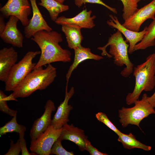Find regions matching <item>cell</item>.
<instances>
[{
  "label": "cell",
  "mask_w": 155,
  "mask_h": 155,
  "mask_svg": "<svg viewBox=\"0 0 155 155\" xmlns=\"http://www.w3.org/2000/svg\"><path fill=\"white\" fill-rule=\"evenodd\" d=\"M31 39L37 44L41 50L40 58L34 69L55 62L65 63L71 61V53L59 45L63 39L61 35L57 32L40 31Z\"/></svg>",
  "instance_id": "6da1fadb"
},
{
  "label": "cell",
  "mask_w": 155,
  "mask_h": 155,
  "mask_svg": "<svg viewBox=\"0 0 155 155\" xmlns=\"http://www.w3.org/2000/svg\"><path fill=\"white\" fill-rule=\"evenodd\" d=\"M57 69L51 64L34 69L8 96V100L17 101L16 98L29 96L36 91L46 89L57 76Z\"/></svg>",
  "instance_id": "7a4b0ae2"
},
{
  "label": "cell",
  "mask_w": 155,
  "mask_h": 155,
  "mask_svg": "<svg viewBox=\"0 0 155 155\" xmlns=\"http://www.w3.org/2000/svg\"><path fill=\"white\" fill-rule=\"evenodd\" d=\"M133 75L135 78L134 89L126 98L128 105L134 104L142 92L150 91L155 86V53L149 55L146 61L134 68Z\"/></svg>",
  "instance_id": "3957f363"
},
{
  "label": "cell",
  "mask_w": 155,
  "mask_h": 155,
  "mask_svg": "<svg viewBox=\"0 0 155 155\" xmlns=\"http://www.w3.org/2000/svg\"><path fill=\"white\" fill-rule=\"evenodd\" d=\"M122 34L119 30L111 35L106 44L98 49L102 51L101 55L108 57H113L114 63L116 65L125 67L121 72L125 78L128 77L133 72V64L130 60L128 55L129 44L123 39Z\"/></svg>",
  "instance_id": "277c9868"
},
{
  "label": "cell",
  "mask_w": 155,
  "mask_h": 155,
  "mask_svg": "<svg viewBox=\"0 0 155 155\" xmlns=\"http://www.w3.org/2000/svg\"><path fill=\"white\" fill-rule=\"evenodd\" d=\"M148 96L144 94L141 99L138 100L131 108L123 107L118 111L119 122L122 127H125L129 124L137 126L141 129L140 124L144 118L151 114H155L154 107L149 102Z\"/></svg>",
  "instance_id": "5b68a950"
},
{
  "label": "cell",
  "mask_w": 155,
  "mask_h": 155,
  "mask_svg": "<svg viewBox=\"0 0 155 155\" xmlns=\"http://www.w3.org/2000/svg\"><path fill=\"white\" fill-rule=\"evenodd\" d=\"M40 53V51H29L14 65L5 82V91H13L33 69L36 63L33 62V60Z\"/></svg>",
  "instance_id": "8992f818"
},
{
  "label": "cell",
  "mask_w": 155,
  "mask_h": 155,
  "mask_svg": "<svg viewBox=\"0 0 155 155\" xmlns=\"http://www.w3.org/2000/svg\"><path fill=\"white\" fill-rule=\"evenodd\" d=\"M62 128L55 129L51 125L36 140L31 141V151L36 155H49L54 142L60 136Z\"/></svg>",
  "instance_id": "52a82bcc"
},
{
  "label": "cell",
  "mask_w": 155,
  "mask_h": 155,
  "mask_svg": "<svg viewBox=\"0 0 155 155\" xmlns=\"http://www.w3.org/2000/svg\"><path fill=\"white\" fill-rule=\"evenodd\" d=\"M32 7L28 0H8L0 9L1 15L4 18L14 16L18 18L22 25L25 27L28 24Z\"/></svg>",
  "instance_id": "ba28073f"
},
{
  "label": "cell",
  "mask_w": 155,
  "mask_h": 155,
  "mask_svg": "<svg viewBox=\"0 0 155 155\" xmlns=\"http://www.w3.org/2000/svg\"><path fill=\"white\" fill-rule=\"evenodd\" d=\"M155 0L137 9L122 25L127 29L139 32L142 24L148 19H155Z\"/></svg>",
  "instance_id": "9c48e42d"
},
{
  "label": "cell",
  "mask_w": 155,
  "mask_h": 155,
  "mask_svg": "<svg viewBox=\"0 0 155 155\" xmlns=\"http://www.w3.org/2000/svg\"><path fill=\"white\" fill-rule=\"evenodd\" d=\"M68 83H66L64 99L58 106L57 111L52 120L51 125L55 129H60L69 122V116L73 107L68 104L70 99L73 96L75 91L72 87L68 91Z\"/></svg>",
  "instance_id": "30bf717a"
},
{
  "label": "cell",
  "mask_w": 155,
  "mask_h": 155,
  "mask_svg": "<svg viewBox=\"0 0 155 155\" xmlns=\"http://www.w3.org/2000/svg\"><path fill=\"white\" fill-rule=\"evenodd\" d=\"M32 11V16L27 26L24 27V32L26 38L32 37L36 32L41 30L50 31L52 28L43 18L37 5L36 0H29Z\"/></svg>",
  "instance_id": "8fae6325"
},
{
  "label": "cell",
  "mask_w": 155,
  "mask_h": 155,
  "mask_svg": "<svg viewBox=\"0 0 155 155\" xmlns=\"http://www.w3.org/2000/svg\"><path fill=\"white\" fill-rule=\"evenodd\" d=\"M111 18L107 21V24L110 26L117 29L125 37L126 40L129 43L128 50V53L132 54L134 52L135 46L140 42L145 35L147 27H145L144 30L140 32H135L129 30L121 24L117 16L110 14Z\"/></svg>",
  "instance_id": "7c38bea8"
},
{
  "label": "cell",
  "mask_w": 155,
  "mask_h": 155,
  "mask_svg": "<svg viewBox=\"0 0 155 155\" xmlns=\"http://www.w3.org/2000/svg\"><path fill=\"white\" fill-rule=\"evenodd\" d=\"M45 110L42 115L34 121L31 129L30 136L31 141L37 139L51 125L52 113L55 109L54 102L48 100L44 106Z\"/></svg>",
  "instance_id": "4fadbf2b"
},
{
  "label": "cell",
  "mask_w": 155,
  "mask_h": 155,
  "mask_svg": "<svg viewBox=\"0 0 155 155\" xmlns=\"http://www.w3.org/2000/svg\"><path fill=\"white\" fill-rule=\"evenodd\" d=\"M19 19L14 16H10L6 23L5 28L0 34L1 39L5 43L18 48H22L24 37L17 27Z\"/></svg>",
  "instance_id": "5bb4252c"
},
{
  "label": "cell",
  "mask_w": 155,
  "mask_h": 155,
  "mask_svg": "<svg viewBox=\"0 0 155 155\" xmlns=\"http://www.w3.org/2000/svg\"><path fill=\"white\" fill-rule=\"evenodd\" d=\"M18 52L11 47L0 50V80L5 82L18 59Z\"/></svg>",
  "instance_id": "9a60e30c"
},
{
  "label": "cell",
  "mask_w": 155,
  "mask_h": 155,
  "mask_svg": "<svg viewBox=\"0 0 155 155\" xmlns=\"http://www.w3.org/2000/svg\"><path fill=\"white\" fill-rule=\"evenodd\" d=\"M92 13L91 10L88 11L86 9L72 18H67L63 16L58 17L55 22L59 25L72 24L82 28L91 29L95 25L94 20L96 18L95 15L91 16Z\"/></svg>",
  "instance_id": "2e32d148"
},
{
  "label": "cell",
  "mask_w": 155,
  "mask_h": 155,
  "mask_svg": "<svg viewBox=\"0 0 155 155\" xmlns=\"http://www.w3.org/2000/svg\"><path fill=\"white\" fill-rule=\"evenodd\" d=\"M58 138L62 141L66 140L73 142L82 151L86 150L85 140L88 137L84 130L75 127L73 124L69 125L67 123L63 126Z\"/></svg>",
  "instance_id": "e0dca14e"
},
{
  "label": "cell",
  "mask_w": 155,
  "mask_h": 155,
  "mask_svg": "<svg viewBox=\"0 0 155 155\" xmlns=\"http://www.w3.org/2000/svg\"><path fill=\"white\" fill-rule=\"evenodd\" d=\"M74 57L73 62L70 66L66 75L67 83H68L71 74L78 65L82 62L87 59L99 61L103 59L102 56L92 53L89 48L82 45L75 49Z\"/></svg>",
  "instance_id": "ac0fdd59"
},
{
  "label": "cell",
  "mask_w": 155,
  "mask_h": 155,
  "mask_svg": "<svg viewBox=\"0 0 155 155\" xmlns=\"http://www.w3.org/2000/svg\"><path fill=\"white\" fill-rule=\"evenodd\" d=\"M61 26V30L65 35L69 47L74 49L81 46V43L83 39L81 31L82 28L72 24Z\"/></svg>",
  "instance_id": "d6986e66"
},
{
  "label": "cell",
  "mask_w": 155,
  "mask_h": 155,
  "mask_svg": "<svg viewBox=\"0 0 155 155\" xmlns=\"http://www.w3.org/2000/svg\"><path fill=\"white\" fill-rule=\"evenodd\" d=\"M38 5L45 8L49 12L51 20L54 22L59 14L68 10V5L61 4L55 0H40Z\"/></svg>",
  "instance_id": "ffe728a7"
},
{
  "label": "cell",
  "mask_w": 155,
  "mask_h": 155,
  "mask_svg": "<svg viewBox=\"0 0 155 155\" xmlns=\"http://www.w3.org/2000/svg\"><path fill=\"white\" fill-rule=\"evenodd\" d=\"M118 141L122 144L123 147L128 149L138 148L148 151L151 149V147L146 145L137 140L135 136L131 133L128 134L121 132L118 135Z\"/></svg>",
  "instance_id": "44dd1931"
},
{
  "label": "cell",
  "mask_w": 155,
  "mask_h": 155,
  "mask_svg": "<svg viewBox=\"0 0 155 155\" xmlns=\"http://www.w3.org/2000/svg\"><path fill=\"white\" fill-rule=\"evenodd\" d=\"M155 46V19L147 27L146 32L142 40L135 45L134 51L144 50Z\"/></svg>",
  "instance_id": "7402d4cb"
},
{
  "label": "cell",
  "mask_w": 155,
  "mask_h": 155,
  "mask_svg": "<svg viewBox=\"0 0 155 155\" xmlns=\"http://www.w3.org/2000/svg\"><path fill=\"white\" fill-rule=\"evenodd\" d=\"M9 121L0 128V136L8 133L15 132L18 133L25 132L26 127L22 125L19 124L17 121L16 116H14Z\"/></svg>",
  "instance_id": "603a6c76"
},
{
  "label": "cell",
  "mask_w": 155,
  "mask_h": 155,
  "mask_svg": "<svg viewBox=\"0 0 155 155\" xmlns=\"http://www.w3.org/2000/svg\"><path fill=\"white\" fill-rule=\"evenodd\" d=\"M8 96L2 90H0V110L4 113L13 117L16 116L18 111L9 108L7 104Z\"/></svg>",
  "instance_id": "cb8c5ba5"
},
{
  "label": "cell",
  "mask_w": 155,
  "mask_h": 155,
  "mask_svg": "<svg viewBox=\"0 0 155 155\" xmlns=\"http://www.w3.org/2000/svg\"><path fill=\"white\" fill-rule=\"evenodd\" d=\"M96 117L99 121L105 124L118 135L121 132L110 121L105 113L101 112H98L96 114Z\"/></svg>",
  "instance_id": "d4e9b609"
},
{
  "label": "cell",
  "mask_w": 155,
  "mask_h": 155,
  "mask_svg": "<svg viewBox=\"0 0 155 155\" xmlns=\"http://www.w3.org/2000/svg\"><path fill=\"white\" fill-rule=\"evenodd\" d=\"M61 140L59 138L54 142L51 149V154L57 155H73V152L67 151L62 146Z\"/></svg>",
  "instance_id": "484cf974"
},
{
  "label": "cell",
  "mask_w": 155,
  "mask_h": 155,
  "mask_svg": "<svg viewBox=\"0 0 155 155\" xmlns=\"http://www.w3.org/2000/svg\"><path fill=\"white\" fill-rule=\"evenodd\" d=\"M75 5L79 7L86 3L98 4L102 5L108 9L113 13L117 14V11L115 8L107 5L101 0H74Z\"/></svg>",
  "instance_id": "4316f807"
},
{
  "label": "cell",
  "mask_w": 155,
  "mask_h": 155,
  "mask_svg": "<svg viewBox=\"0 0 155 155\" xmlns=\"http://www.w3.org/2000/svg\"><path fill=\"white\" fill-rule=\"evenodd\" d=\"M10 148L5 155H18L21 152V148L19 139L15 144L13 140H11Z\"/></svg>",
  "instance_id": "83f0119b"
},
{
  "label": "cell",
  "mask_w": 155,
  "mask_h": 155,
  "mask_svg": "<svg viewBox=\"0 0 155 155\" xmlns=\"http://www.w3.org/2000/svg\"><path fill=\"white\" fill-rule=\"evenodd\" d=\"M25 132H21L19 134V140L20 141L21 148V153L22 155H36L35 153L32 152L30 153L27 148L26 142L24 138Z\"/></svg>",
  "instance_id": "f1b7e54d"
},
{
  "label": "cell",
  "mask_w": 155,
  "mask_h": 155,
  "mask_svg": "<svg viewBox=\"0 0 155 155\" xmlns=\"http://www.w3.org/2000/svg\"><path fill=\"white\" fill-rule=\"evenodd\" d=\"M85 147L86 150L89 152L90 155H108L106 153L100 152L96 148L94 147L88 138L85 140Z\"/></svg>",
  "instance_id": "f546056e"
},
{
  "label": "cell",
  "mask_w": 155,
  "mask_h": 155,
  "mask_svg": "<svg viewBox=\"0 0 155 155\" xmlns=\"http://www.w3.org/2000/svg\"><path fill=\"white\" fill-rule=\"evenodd\" d=\"M4 17L2 15L0 16V34H1L4 31L6 24L5 23Z\"/></svg>",
  "instance_id": "4dcf8cb0"
},
{
  "label": "cell",
  "mask_w": 155,
  "mask_h": 155,
  "mask_svg": "<svg viewBox=\"0 0 155 155\" xmlns=\"http://www.w3.org/2000/svg\"><path fill=\"white\" fill-rule=\"evenodd\" d=\"M148 99L149 102L155 107V91L153 94L150 97L148 96Z\"/></svg>",
  "instance_id": "1f68e13d"
},
{
  "label": "cell",
  "mask_w": 155,
  "mask_h": 155,
  "mask_svg": "<svg viewBox=\"0 0 155 155\" xmlns=\"http://www.w3.org/2000/svg\"><path fill=\"white\" fill-rule=\"evenodd\" d=\"M57 2L61 3L63 4L64 1L65 0H55Z\"/></svg>",
  "instance_id": "d6a6232c"
},
{
  "label": "cell",
  "mask_w": 155,
  "mask_h": 155,
  "mask_svg": "<svg viewBox=\"0 0 155 155\" xmlns=\"http://www.w3.org/2000/svg\"><path fill=\"white\" fill-rule=\"evenodd\" d=\"M140 0V1H141V0Z\"/></svg>",
  "instance_id": "836d02e7"
}]
</instances>
